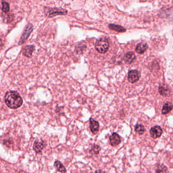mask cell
<instances>
[{"mask_svg": "<svg viewBox=\"0 0 173 173\" xmlns=\"http://www.w3.org/2000/svg\"><path fill=\"white\" fill-rule=\"evenodd\" d=\"M4 99L6 105L11 109H17L23 103L21 96L16 91H9L6 92Z\"/></svg>", "mask_w": 173, "mask_h": 173, "instance_id": "1", "label": "cell"}, {"mask_svg": "<svg viewBox=\"0 0 173 173\" xmlns=\"http://www.w3.org/2000/svg\"><path fill=\"white\" fill-rule=\"evenodd\" d=\"M108 41L105 38H101L95 44V49L99 53H105L109 49Z\"/></svg>", "mask_w": 173, "mask_h": 173, "instance_id": "2", "label": "cell"}, {"mask_svg": "<svg viewBox=\"0 0 173 173\" xmlns=\"http://www.w3.org/2000/svg\"><path fill=\"white\" fill-rule=\"evenodd\" d=\"M33 30V26L32 24H28L24 29V32L22 33L21 38L18 42V45H21L26 41L32 32Z\"/></svg>", "mask_w": 173, "mask_h": 173, "instance_id": "3", "label": "cell"}, {"mask_svg": "<svg viewBox=\"0 0 173 173\" xmlns=\"http://www.w3.org/2000/svg\"><path fill=\"white\" fill-rule=\"evenodd\" d=\"M45 13L46 16L49 17L55 16L59 15H64L67 13V11L63 9L57 8H47L45 9Z\"/></svg>", "mask_w": 173, "mask_h": 173, "instance_id": "4", "label": "cell"}, {"mask_svg": "<svg viewBox=\"0 0 173 173\" xmlns=\"http://www.w3.org/2000/svg\"><path fill=\"white\" fill-rule=\"evenodd\" d=\"M140 77V73L138 70H133L130 71L128 73V80L130 82L134 83L138 81Z\"/></svg>", "mask_w": 173, "mask_h": 173, "instance_id": "5", "label": "cell"}, {"mask_svg": "<svg viewBox=\"0 0 173 173\" xmlns=\"http://www.w3.org/2000/svg\"><path fill=\"white\" fill-rule=\"evenodd\" d=\"M46 143L43 140H37L35 141L33 145V149L37 153H39L42 152V150L46 146Z\"/></svg>", "mask_w": 173, "mask_h": 173, "instance_id": "6", "label": "cell"}, {"mask_svg": "<svg viewBox=\"0 0 173 173\" xmlns=\"http://www.w3.org/2000/svg\"><path fill=\"white\" fill-rule=\"evenodd\" d=\"M150 135L153 138H159L162 134V130L159 126H154V127L151 128L150 131Z\"/></svg>", "mask_w": 173, "mask_h": 173, "instance_id": "7", "label": "cell"}, {"mask_svg": "<svg viewBox=\"0 0 173 173\" xmlns=\"http://www.w3.org/2000/svg\"><path fill=\"white\" fill-rule=\"evenodd\" d=\"M89 127L91 131L94 135L97 134L99 131L100 124L99 122L94 120L92 118H91L89 119Z\"/></svg>", "mask_w": 173, "mask_h": 173, "instance_id": "8", "label": "cell"}, {"mask_svg": "<svg viewBox=\"0 0 173 173\" xmlns=\"http://www.w3.org/2000/svg\"><path fill=\"white\" fill-rule=\"evenodd\" d=\"M121 142L120 137L118 134L113 133L110 137V143L112 146H116L120 144Z\"/></svg>", "mask_w": 173, "mask_h": 173, "instance_id": "9", "label": "cell"}, {"mask_svg": "<svg viewBox=\"0 0 173 173\" xmlns=\"http://www.w3.org/2000/svg\"><path fill=\"white\" fill-rule=\"evenodd\" d=\"M35 49V46L33 45H27L24 47L22 53L24 55L28 57H30L32 55V53Z\"/></svg>", "mask_w": 173, "mask_h": 173, "instance_id": "10", "label": "cell"}, {"mask_svg": "<svg viewBox=\"0 0 173 173\" xmlns=\"http://www.w3.org/2000/svg\"><path fill=\"white\" fill-rule=\"evenodd\" d=\"M148 48V45L146 43L142 42L139 44L135 48V51L139 54L144 53V52Z\"/></svg>", "mask_w": 173, "mask_h": 173, "instance_id": "11", "label": "cell"}, {"mask_svg": "<svg viewBox=\"0 0 173 173\" xmlns=\"http://www.w3.org/2000/svg\"><path fill=\"white\" fill-rule=\"evenodd\" d=\"M159 92L162 95L164 96H167L170 94V90L169 89V87H167L166 85H160L159 87Z\"/></svg>", "mask_w": 173, "mask_h": 173, "instance_id": "12", "label": "cell"}, {"mask_svg": "<svg viewBox=\"0 0 173 173\" xmlns=\"http://www.w3.org/2000/svg\"><path fill=\"white\" fill-rule=\"evenodd\" d=\"M173 106L171 103L167 102L163 105V108L162 109V114H166L169 113L173 109Z\"/></svg>", "mask_w": 173, "mask_h": 173, "instance_id": "13", "label": "cell"}, {"mask_svg": "<svg viewBox=\"0 0 173 173\" xmlns=\"http://www.w3.org/2000/svg\"><path fill=\"white\" fill-rule=\"evenodd\" d=\"M108 27L112 30L116 31L117 32L123 33L126 31V29H124L122 26L114 24H109Z\"/></svg>", "mask_w": 173, "mask_h": 173, "instance_id": "14", "label": "cell"}, {"mask_svg": "<svg viewBox=\"0 0 173 173\" xmlns=\"http://www.w3.org/2000/svg\"><path fill=\"white\" fill-rule=\"evenodd\" d=\"M135 55L134 52H129L128 53L126 54L124 57V60L128 63V64H131L135 59Z\"/></svg>", "mask_w": 173, "mask_h": 173, "instance_id": "15", "label": "cell"}, {"mask_svg": "<svg viewBox=\"0 0 173 173\" xmlns=\"http://www.w3.org/2000/svg\"><path fill=\"white\" fill-rule=\"evenodd\" d=\"M55 167L59 172H62V173H65L67 172L66 168L64 166V165L60 162V161H56L54 164Z\"/></svg>", "mask_w": 173, "mask_h": 173, "instance_id": "16", "label": "cell"}, {"mask_svg": "<svg viewBox=\"0 0 173 173\" xmlns=\"http://www.w3.org/2000/svg\"><path fill=\"white\" fill-rule=\"evenodd\" d=\"M135 130L137 133H138L139 135H143L144 134L145 131V129L144 128V126H142V124H137L135 126Z\"/></svg>", "mask_w": 173, "mask_h": 173, "instance_id": "17", "label": "cell"}, {"mask_svg": "<svg viewBox=\"0 0 173 173\" xmlns=\"http://www.w3.org/2000/svg\"><path fill=\"white\" fill-rule=\"evenodd\" d=\"M2 10L3 12L7 13L10 10V6L9 4L8 3H7L6 2L3 1L2 3Z\"/></svg>", "mask_w": 173, "mask_h": 173, "instance_id": "18", "label": "cell"}, {"mask_svg": "<svg viewBox=\"0 0 173 173\" xmlns=\"http://www.w3.org/2000/svg\"><path fill=\"white\" fill-rule=\"evenodd\" d=\"M100 150V147L99 146H98V145L94 144V145L92 146L91 149L90 151V152H91V153L94 154H95V155H96V154H99Z\"/></svg>", "mask_w": 173, "mask_h": 173, "instance_id": "19", "label": "cell"}]
</instances>
